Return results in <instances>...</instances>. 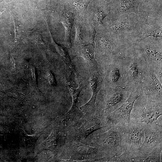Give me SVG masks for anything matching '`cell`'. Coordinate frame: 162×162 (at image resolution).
Segmentation results:
<instances>
[{
  "instance_id": "23",
  "label": "cell",
  "mask_w": 162,
  "mask_h": 162,
  "mask_svg": "<svg viewBox=\"0 0 162 162\" xmlns=\"http://www.w3.org/2000/svg\"><path fill=\"white\" fill-rule=\"evenodd\" d=\"M48 78L49 81L50 83H52L54 82L53 77L52 74L50 72H49L48 74Z\"/></svg>"
},
{
  "instance_id": "15",
  "label": "cell",
  "mask_w": 162,
  "mask_h": 162,
  "mask_svg": "<svg viewBox=\"0 0 162 162\" xmlns=\"http://www.w3.org/2000/svg\"><path fill=\"white\" fill-rule=\"evenodd\" d=\"M71 151L73 155L77 159L89 158L93 160L105 161V154L100 148L93 147L83 144L73 145Z\"/></svg>"
},
{
  "instance_id": "11",
  "label": "cell",
  "mask_w": 162,
  "mask_h": 162,
  "mask_svg": "<svg viewBox=\"0 0 162 162\" xmlns=\"http://www.w3.org/2000/svg\"><path fill=\"white\" fill-rule=\"evenodd\" d=\"M122 57L101 67L104 75V86L112 87H126L125 71Z\"/></svg>"
},
{
  "instance_id": "5",
  "label": "cell",
  "mask_w": 162,
  "mask_h": 162,
  "mask_svg": "<svg viewBox=\"0 0 162 162\" xmlns=\"http://www.w3.org/2000/svg\"><path fill=\"white\" fill-rule=\"evenodd\" d=\"M133 46L162 83V38H148Z\"/></svg>"
},
{
  "instance_id": "9",
  "label": "cell",
  "mask_w": 162,
  "mask_h": 162,
  "mask_svg": "<svg viewBox=\"0 0 162 162\" xmlns=\"http://www.w3.org/2000/svg\"><path fill=\"white\" fill-rule=\"evenodd\" d=\"M98 113L107 118L128 98L131 90L127 87H112L104 85Z\"/></svg>"
},
{
  "instance_id": "25",
  "label": "cell",
  "mask_w": 162,
  "mask_h": 162,
  "mask_svg": "<svg viewBox=\"0 0 162 162\" xmlns=\"http://www.w3.org/2000/svg\"><path fill=\"white\" fill-rule=\"evenodd\" d=\"M4 11L3 10L0 9V14Z\"/></svg>"
},
{
  "instance_id": "22",
  "label": "cell",
  "mask_w": 162,
  "mask_h": 162,
  "mask_svg": "<svg viewBox=\"0 0 162 162\" xmlns=\"http://www.w3.org/2000/svg\"><path fill=\"white\" fill-rule=\"evenodd\" d=\"M31 74L33 80L34 82H36V79L35 74V69L34 68L33 66H32L31 68Z\"/></svg>"
},
{
  "instance_id": "4",
  "label": "cell",
  "mask_w": 162,
  "mask_h": 162,
  "mask_svg": "<svg viewBox=\"0 0 162 162\" xmlns=\"http://www.w3.org/2000/svg\"><path fill=\"white\" fill-rule=\"evenodd\" d=\"M124 126L118 124L106 128L105 131L95 136L96 146L102 150L107 161L114 162L123 152L122 141Z\"/></svg>"
},
{
  "instance_id": "2",
  "label": "cell",
  "mask_w": 162,
  "mask_h": 162,
  "mask_svg": "<svg viewBox=\"0 0 162 162\" xmlns=\"http://www.w3.org/2000/svg\"><path fill=\"white\" fill-rule=\"evenodd\" d=\"M146 123L131 121L124 126L122 145L123 153L115 159V162H133L142 144Z\"/></svg>"
},
{
  "instance_id": "16",
  "label": "cell",
  "mask_w": 162,
  "mask_h": 162,
  "mask_svg": "<svg viewBox=\"0 0 162 162\" xmlns=\"http://www.w3.org/2000/svg\"><path fill=\"white\" fill-rule=\"evenodd\" d=\"M78 82L79 87L76 89L73 88L68 83L67 84V86L69 89L73 100L71 109L64 116V120L67 122L69 120H73L76 117L81 116L83 115V112L77 106V104L80 93L85 86H82L81 81Z\"/></svg>"
},
{
  "instance_id": "1",
  "label": "cell",
  "mask_w": 162,
  "mask_h": 162,
  "mask_svg": "<svg viewBox=\"0 0 162 162\" xmlns=\"http://www.w3.org/2000/svg\"><path fill=\"white\" fill-rule=\"evenodd\" d=\"M95 41L97 56L101 67L121 57L131 46L127 40L108 31L98 32Z\"/></svg>"
},
{
  "instance_id": "24",
  "label": "cell",
  "mask_w": 162,
  "mask_h": 162,
  "mask_svg": "<svg viewBox=\"0 0 162 162\" xmlns=\"http://www.w3.org/2000/svg\"><path fill=\"white\" fill-rule=\"evenodd\" d=\"M11 65L14 68H15V62L14 58L12 57L11 59Z\"/></svg>"
},
{
  "instance_id": "14",
  "label": "cell",
  "mask_w": 162,
  "mask_h": 162,
  "mask_svg": "<svg viewBox=\"0 0 162 162\" xmlns=\"http://www.w3.org/2000/svg\"><path fill=\"white\" fill-rule=\"evenodd\" d=\"M107 125L106 118L95 113L86 118L81 126L77 129L76 134L79 138L86 139L93 132Z\"/></svg>"
},
{
  "instance_id": "17",
  "label": "cell",
  "mask_w": 162,
  "mask_h": 162,
  "mask_svg": "<svg viewBox=\"0 0 162 162\" xmlns=\"http://www.w3.org/2000/svg\"><path fill=\"white\" fill-rule=\"evenodd\" d=\"M73 57L80 56L85 59L91 68H97L99 65L96 60L94 55V47L92 44L81 45L73 50Z\"/></svg>"
},
{
  "instance_id": "10",
  "label": "cell",
  "mask_w": 162,
  "mask_h": 162,
  "mask_svg": "<svg viewBox=\"0 0 162 162\" xmlns=\"http://www.w3.org/2000/svg\"><path fill=\"white\" fill-rule=\"evenodd\" d=\"M140 88L131 90L126 100L107 118L108 124L111 126L120 124L125 125L131 122L130 114L134 103L140 96Z\"/></svg>"
},
{
  "instance_id": "18",
  "label": "cell",
  "mask_w": 162,
  "mask_h": 162,
  "mask_svg": "<svg viewBox=\"0 0 162 162\" xmlns=\"http://www.w3.org/2000/svg\"><path fill=\"white\" fill-rule=\"evenodd\" d=\"M134 37L133 41V44L148 38H162L161 26L142 24L138 33Z\"/></svg>"
},
{
  "instance_id": "19",
  "label": "cell",
  "mask_w": 162,
  "mask_h": 162,
  "mask_svg": "<svg viewBox=\"0 0 162 162\" xmlns=\"http://www.w3.org/2000/svg\"><path fill=\"white\" fill-rule=\"evenodd\" d=\"M162 146L156 147L149 153L144 162H160Z\"/></svg>"
},
{
  "instance_id": "7",
  "label": "cell",
  "mask_w": 162,
  "mask_h": 162,
  "mask_svg": "<svg viewBox=\"0 0 162 162\" xmlns=\"http://www.w3.org/2000/svg\"><path fill=\"white\" fill-rule=\"evenodd\" d=\"M137 14L131 13L111 15L110 21L108 24V31L128 41L126 38L131 37L134 34L136 35L140 28L142 23L139 20Z\"/></svg>"
},
{
  "instance_id": "13",
  "label": "cell",
  "mask_w": 162,
  "mask_h": 162,
  "mask_svg": "<svg viewBox=\"0 0 162 162\" xmlns=\"http://www.w3.org/2000/svg\"><path fill=\"white\" fill-rule=\"evenodd\" d=\"M89 82L92 91V95L89 100L80 107V110L86 115L96 113L95 103L98 93L102 87L104 78L103 70L100 66L97 68H91Z\"/></svg>"
},
{
  "instance_id": "8",
  "label": "cell",
  "mask_w": 162,
  "mask_h": 162,
  "mask_svg": "<svg viewBox=\"0 0 162 162\" xmlns=\"http://www.w3.org/2000/svg\"><path fill=\"white\" fill-rule=\"evenodd\" d=\"M162 115L151 123L146 124L145 138L134 162H144L154 148L162 146Z\"/></svg>"
},
{
  "instance_id": "3",
  "label": "cell",
  "mask_w": 162,
  "mask_h": 162,
  "mask_svg": "<svg viewBox=\"0 0 162 162\" xmlns=\"http://www.w3.org/2000/svg\"><path fill=\"white\" fill-rule=\"evenodd\" d=\"M124 69L126 87L131 90L140 88L147 65L132 45L122 57Z\"/></svg>"
},
{
  "instance_id": "21",
  "label": "cell",
  "mask_w": 162,
  "mask_h": 162,
  "mask_svg": "<svg viewBox=\"0 0 162 162\" xmlns=\"http://www.w3.org/2000/svg\"><path fill=\"white\" fill-rule=\"evenodd\" d=\"M88 4L87 0H78L76 1L74 4L78 10L84 12L86 9Z\"/></svg>"
},
{
  "instance_id": "6",
  "label": "cell",
  "mask_w": 162,
  "mask_h": 162,
  "mask_svg": "<svg viewBox=\"0 0 162 162\" xmlns=\"http://www.w3.org/2000/svg\"><path fill=\"white\" fill-rule=\"evenodd\" d=\"M162 114V101H155L140 95L135 101L131 112V121L151 123Z\"/></svg>"
},
{
  "instance_id": "20",
  "label": "cell",
  "mask_w": 162,
  "mask_h": 162,
  "mask_svg": "<svg viewBox=\"0 0 162 162\" xmlns=\"http://www.w3.org/2000/svg\"><path fill=\"white\" fill-rule=\"evenodd\" d=\"M107 13L103 10L98 9L94 14V19L96 24L98 25L103 26V21L107 16Z\"/></svg>"
},
{
  "instance_id": "12",
  "label": "cell",
  "mask_w": 162,
  "mask_h": 162,
  "mask_svg": "<svg viewBox=\"0 0 162 162\" xmlns=\"http://www.w3.org/2000/svg\"><path fill=\"white\" fill-rule=\"evenodd\" d=\"M162 84L154 70L147 65L141 85L140 95L155 101H162Z\"/></svg>"
}]
</instances>
